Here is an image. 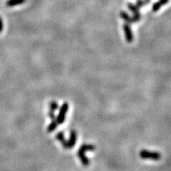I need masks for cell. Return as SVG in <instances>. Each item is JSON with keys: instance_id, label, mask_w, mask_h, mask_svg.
<instances>
[{"instance_id": "obj_1", "label": "cell", "mask_w": 171, "mask_h": 171, "mask_svg": "<svg viewBox=\"0 0 171 171\" xmlns=\"http://www.w3.org/2000/svg\"><path fill=\"white\" fill-rule=\"evenodd\" d=\"M95 150V146L92 144H83L79 148L77 153V156L81 161L84 166H88L90 163V161L87 156H86V151H93Z\"/></svg>"}, {"instance_id": "obj_2", "label": "cell", "mask_w": 171, "mask_h": 171, "mask_svg": "<svg viewBox=\"0 0 171 171\" xmlns=\"http://www.w3.org/2000/svg\"><path fill=\"white\" fill-rule=\"evenodd\" d=\"M69 108V105L67 102L63 103L62 106H61L60 110L57 117H56V120L58 123V124H62L64 123L65 119H66V116H67V113Z\"/></svg>"}, {"instance_id": "obj_3", "label": "cell", "mask_w": 171, "mask_h": 171, "mask_svg": "<svg viewBox=\"0 0 171 171\" xmlns=\"http://www.w3.org/2000/svg\"><path fill=\"white\" fill-rule=\"evenodd\" d=\"M140 157L143 159H151L153 161H158L161 158V155L158 152L142 150L140 152Z\"/></svg>"}, {"instance_id": "obj_4", "label": "cell", "mask_w": 171, "mask_h": 171, "mask_svg": "<svg viewBox=\"0 0 171 171\" xmlns=\"http://www.w3.org/2000/svg\"><path fill=\"white\" fill-rule=\"evenodd\" d=\"M123 29H124V31L125 34V37L126 39V42L128 43H131L133 41V31H132L131 27L130 26L129 24L128 23H125L123 26Z\"/></svg>"}, {"instance_id": "obj_5", "label": "cell", "mask_w": 171, "mask_h": 171, "mask_svg": "<svg viewBox=\"0 0 171 171\" xmlns=\"http://www.w3.org/2000/svg\"><path fill=\"white\" fill-rule=\"evenodd\" d=\"M77 140V133L76 131L72 130L70 133V137L69 139L67 140V148L66 149H71L76 145Z\"/></svg>"}, {"instance_id": "obj_6", "label": "cell", "mask_w": 171, "mask_h": 171, "mask_svg": "<svg viewBox=\"0 0 171 171\" xmlns=\"http://www.w3.org/2000/svg\"><path fill=\"white\" fill-rule=\"evenodd\" d=\"M120 17H121V19L124 20L125 23H128V24H133L134 23L133 17H131V16H130L126 12V11H120Z\"/></svg>"}, {"instance_id": "obj_7", "label": "cell", "mask_w": 171, "mask_h": 171, "mask_svg": "<svg viewBox=\"0 0 171 171\" xmlns=\"http://www.w3.org/2000/svg\"><path fill=\"white\" fill-rule=\"evenodd\" d=\"M56 138L57 139V140H59V141H60L61 143V145H62L63 146V148H64L65 149H66V148H67V140L65 139L64 133H63V132H62V131L59 132V133L56 134Z\"/></svg>"}, {"instance_id": "obj_8", "label": "cell", "mask_w": 171, "mask_h": 171, "mask_svg": "<svg viewBox=\"0 0 171 171\" xmlns=\"http://www.w3.org/2000/svg\"><path fill=\"white\" fill-rule=\"evenodd\" d=\"M25 2H26V0H7L6 4L9 7H11V6H14L24 4Z\"/></svg>"}, {"instance_id": "obj_9", "label": "cell", "mask_w": 171, "mask_h": 171, "mask_svg": "<svg viewBox=\"0 0 171 171\" xmlns=\"http://www.w3.org/2000/svg\"><path fill=\"white\" fill-rule=\"evenodd\" d=\"M58 123L56 122V119L54 120H51V122L50 123L49 126L47 128V131L49 133H51V132H53L55 131L56 129V128L58 127Z\"/></svg>"}, {"instance_id": "obj_10", "label": "cell", "mask_w": 171, "mask_h": 171, "mask_svg": "<svg viewBox=\"0 0 171 171\" xmlns=\"http://www.w3.org/2000/svg\"><path fill=\"white\" fill-rule=\"evenodd\" d=\"M128 8V10L132 11L133 13V14H140V9H139L138 6H137L136 4H133L132 3H128L127 4Z\"/></svg>"}, {"instance_id": "obj_11", "label": "cell", "mask_w": 171, "mask_h": 171, "mask_svg": "<svg viewBox=\"0 0 171 171\" xmlns=\"http://www.w3.org/2000/svg\"><path fill=\"white\" fill-rule=\"evenodd\" d=\"M150 2H151V0H137L136 5L140 9L141 7H143V6L150 4Z\"/></svg>"}, {"instance_id": "obj_12", "label": "cell", "mask_w": 171, "mask_h": 171, "mask_svg": "<svg viewBox=\"0 0 171 171\" xmlns=\"http://www.w3.org/2000/svg\"><path fill=\"white\" fill-rule=\"evenodd\" d=\"M162 6L163 5H162V4L159 1L155 2L152 6V11H153V12H156V11H158L161 8Z\"/></svg>"}, {"instance_id": "obj_13", "label": "cell", "mask_w": 171, "mask_h": 171, "mask_svg": "<svg viewBox=\"0 0 171 171\" xmlns=\"http://www.w3.org/2000/svg\"><path fill=\"white\" fill-rule=\"evenodd\" d=\"M49 108H50V111H56L57 109L59 108L58 103L54 101L50 102L49 103Z\"/></svg>"}, {"instance_id": "obj_14", "label": "cell", "mask_w": 171, "mask_h": 171, "mask_svg": "<svg viewBox=\"0 0 171 171\" xmlns=\"http://www.w3.org/2000/svg\"><path fill=\"white\" fill-rule=\"evenodd\" d=\"M49 118H51V120L56 119V116H55V114H54V111H49Z\"/></svg>"}, {"instance_id": "obj_15", "label": "cell", "mask_w": 171, "mask_h": 171, "mask_svg": "<svg viewBox=\"0 0 171 171\" xmlns=\"http://www.w3.org/2000/svg\"><path fill=\"white\" fill-rule=\"evenodd\" d=\"M4 28V24H3V21H2V18L0 17V32H2Z\"/></svg>"}]
</instances>
